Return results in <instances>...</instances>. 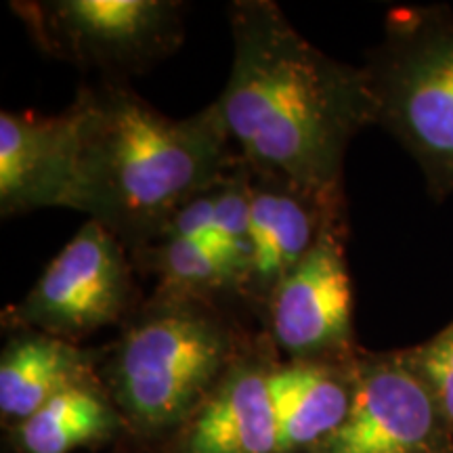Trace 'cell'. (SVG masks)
<instances>
[{"instance_id":"52a82bcc","label":"cell","mask_w":453,"mask_h":453,"mask_svg":"<svg viewBox=\"0 0 453 453\" xmlns=\"http://www.w3.org/2000/svg\"><path fill=\"white\" fill-rule=\"evenodd\" d=\"M347 242L344 202L327 214L315 246L269 296L260 326L281 359H344L361 349L355 338Z\"/></svg>"},{"instance_id":"30bf717a","label":"cell","mask_w":453,"mask_h":453,"mask_svg":"<svg viewBox=\"0 0 453 453\" xmlns=\"http://www.w3.org/2000/svg\"><path fill=\"white\" fill-rule=\"evenodd\" d=\"M252 170V267L243 298L260 326L265 304L280 281L307 257L334 208L347 194L317 196L273 173Z\"/></svg>"},{"instance_id":"8fae6325","label":"cell","mask_w":453,"mask_h":453,"mask_svg":"<svg viewBox=\"0 0 453 453\" xmlns=\"http://www.w3.org/2000/svg\"><path fill=\"white\" fill-rule=\"evenodd\" d=\"M76 120L65 111H0V214L64 208L70 189Z\"/></svg>"},{"instance_id":"9a60e30c","label":"cell","mask_w":453,"mask_h":453,"mask_svg":"<svg viewBox=\"0 0 453 453\" xmlns=\"http://www.w3.org/2000/svg\"><path fill=\"white\" fill-rule=\"evenodd\" d=\"M139 277H154V290H166L234 304L250 311L243 303L242 283L206 240L160 237L130 254Z\"/></svg>"},{"instance_id":"2e32d148","label":"cell","mask_w":453,"mask_h":453,"mask_svg":"<svg viewBox=\"0 0 453 453\" xmlns=\"http://www.w3.org/2000/svg\"><path fill=\"white\" fill-rule=\"evenodd\" d=\"M401 353L437 399L445 420L453 430V321L433 338L401 349Z\"/></svg>"},{"instance_id":"9c48e42d","label":"cell","mask_w":453,"mask_h":453,"mask_svg":"<svg viewBox=\"0 0 453 453\" xmlns=\"http://www.w3.org/2000/svg\"><path fill=\"white\" fill-rule=\"evenodd\" d=\"M281 357L258 327L217 388L156 453H280L271 373Z\"/></svg>"},{"instance_id":"e0dca14e","label":"cell","mask_w":453,"mask_h":453,"mask_svg":"<svg viewBox=\"0 0 453 453\" xmlns=\"http://www.w3.org/2000/svg\"><path fill=\"white\" fill-rule=\"evenodd\" d=\"M212 235H217V183L189 197L173 214L162 234V237L187 240H208Z\"/></svg>"},{"instance_id":"3957f363","label":"cell","mask_w":453,"mask_h":453,"mask_svg":"<svg viewBox=\"0 0 453 453\" xmlns=\"http://www.w3.org/2000/svg\"><path fill=\"white\" fill-rule=\"evenodd\" d=\"M250 311L154 290L104 347L99 378L127 424V441L156 453L246 349Z\"/></svg>"},{"instance_id":"7c38bea8","label":"cell","mask_w":453,"mask_h":453,"mask_svg":"<svg viewBox=\"0 0 453 453\" xmlns=\"http://www.w3.org/2000/svg\"><path fill=\"white\" fill-rule=\"evenodd\" d=\"M359 350L344 359L277 361L271 396L280 453H311L342 426L355 401Z\"/></svg>"},{"instance_id":"ba28073f","label":"cell","mask_w":453,"mask_h":453,"mask_svg":"<svg viewBox=\"0 0 453 453\" xmlns=\"http://www.w3.org/2000/svg\"><path fill=\"white\" fill-rule=\"evenodd\" d=\"M311 453H453V430L401 349H361L350 413Z\"/></svg>"},{"instance_id":"6da1fadb","label":"cell","mask_w":453,"mask_h":453,"mask_svg":"<svg viewBox=\"0 0 453 453\" xmlns=\"http://www.w3.org/2000/svg\"><path fill=\"white\" fill-rule=\"evenodd\" d=\"M226 17L234 64L217 105L237 154L317 196L344 194L350 141L373 127L364 67L317 49L271 0H234Z\"/></svg>"},{"instance_id":"5bb4252c","label":"cell","mask_w":453,"mask_h":453,"mask_svg":"<svg viewBox=\"0 0 453 453\" xmlns=\"http://www.w3.org/2000/svg\"><path fill=\"white\" fill-rule=\"evenodd\" d=\"M7 433L15 453H73L127 441V424L95 376L53 396Z\"/></svg>"},{"instance_id":"8992f818","label":"cell","mask_w":453,"mask_h":453,"mask_svg":"<svg viewBox=\"0 0 453 453\" xmlns=\"http://www.w3.org/2000/svg\"><path fill=\"white\" fill-rule=\"evenodd\" d=\"M122 242L87 220L19 303L0 315L4 332L36 330L81 344L104 327H120L145 296Z\"/></svg>"},{"instance_id":"5b68a950","label":"cell","mask_w":453,"mask_h":453,"mask_svg":"<svg viewBox=\"0 0 453 453\" xmlns=\"http://www.w3.org/2000/svg\"><path fill=\"white\" fill-rule=\"evenodd\" d=\"M11 13L38 50L128 82L150 72L185 41L189 4L179 0H13Z\"/></svg>"},{"instance_id":"7a4b0ae2","label":"cell","mask_w":453,"mask_h":453,"mask_svg":"<svg viewBox=\"0 0 453 453\" xmlns=\"http://www.w3.org/2000/svg\"><path fill=\"white\" fill-rule=\"evenodd\" d=\"M70 110L76 145L64 208L88 214L128 254L160 240L183 203L237 160L217 101L173 120L130 82L82 84Z\"/></svg>"},{"instance_id":"4fadbf2b","label":"cell","mask_w":453,"mask_h":453,"mask_svg":"<svg viewBox=\"0 0 453 453\" xmlns=\"http://www.w3.org/2000/svg\"><path fill=\"white\" fill-rule=\"evenodd\" d=\"M104 347L36 330L11 332L0 355V420L11 430L64 390L99 376Z\"/></svg>"},{"instance_id":"277c9868","label":"cell","mask_w":453,"mask_h":453,"mask_svg":"<svg viewBox=\"0 0 453 453\" xmlns=\"http://www.w3.org/2000/svg\"><path fill=\"white\" fill-rule=\"evenodd\" d=\"M365 81L380 127L420 166L434 202L453 194V11L399 4L367 50Z\"/></svg>"}]
</instances>
